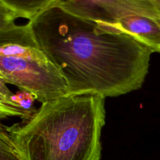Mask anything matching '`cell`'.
<instances>
[{"mask_svg": "<svg viewBox=\"0 0 160 160\" xmlns=\"http://www.w3.org/2000/svg\"><path fill=\"white\" fill-rule=\"evenodd\" d=\"M17 20L0 8V79L28 91L42 103L68 95L65 78L38 46L30 20Z\"/></svg>", "mask_w": 160, "mask_h": 160, "instance_id": "cell-3", "label": "cell"}, {"mask_svg": "<svg viewBox=\"0 0 160 160\" xmlns=\"http://www.w3.org/2000/svg\"><path fill=\"white\" fill-rule=\"evenodd\" d=\"M67 12L102 24H112L131 15L160 18L151 0H58Z\"/></svg>", "mask_w": 160, "mask_h": 160, "instance_id": "cell-4", "label": "cell"}, {"mask_svg": "<svg viewBox=\"0 0 160 160\" xmlns=\"http://www.w3.org/2000/svg\"><path fill=\"white\" fill-rule=\"evenodd\" d=\"M0 160H20L12 145L10 135L2 125L0 133Z\"/></svg>", "mask_w": 160, "mask_h": 160, "instance_id": "cell-8", "label": "cell"}, {"mask_svg": "<svg viewBox=\"0 0 160 160\" xmlns=\"http://www.w3.org/2000/svg\"><path fill=\"white\" fill-rule=\"evenodd\" d=\"M58 0H0V8L17 19L31 20Z\"/></svg>", "mask_w": 160, "mask_h": 160, "instance_id": "cell-7", "label": "cell"}, {"mask_svg": "<svg viewBox=\"0 0 160 160\" xmlns=\"http://www.w3.org/2000/svg\"><path fill=\"white\" fill-rule=\"evenodd\" d=\"M41 49L60 71L68 95L117 97L145 82L152 47L54 4L30 20Z\"/></svg>", "mask_w": 160, "mask_h": 160, "instance_id": "cell-1", "label": "cell"}, {"mask_svg": "<svg viewBox=\"0 0 160 160\" xmlns=\"http://www.w3.org/2000/svg\"><path fill=\"white\" fill-rule=\"evenodd\" d=\"M104 25L131 34L137 40L154 48L156 52H160V18L131 15L112 24Z\"/></svg>", "mask_w": 160, "mask_h": 160, "instance_id": "cell-5", "label": "cell"}, {"mask_svg": "<svg viewBox=\"0 0 160 160\" xmlns=\"http://www.w3.org/2000/svg\"><path fill=\"white\" fill-rule=\"evenodd\" d=\"M105 99L67 95L42 103L26 121L5 127L20 160H101Z\"/></svg>", "mask_w": 160, "mask_h": 160, "instance_id": "cell-2", "label": "cell"}, {"mask_svg": "<svg viewBox=\"0 0 160 160\" xmlns=\"http://www.w3.org/2000/svg\"><path fill=\"white\" fill-rule=\"evenodd\" d=\"M0 113L1 118L8 117H20L23 121L29 120L37 111L34 107L35 96L28 91L19 88L12 93L6 83L0 79Z\"/></svg>", "mask_w": 160, "mask_h": 160, "instance_id": "cell-6", "label": "cell"}, {"mask_svg": "<svg viewBox=\"0 0 160 160\" xmlns=\"http://www.w3.org/2000/svg\"><path fill=\"white\" fill-rule=\"evenodd\" d=\"M152 2L153 3V5L155 6L156 9H157L158 12H159L160 15V0H151Z\"/></svg>", "mask_w": 160, "mask_h": 160, "instance_id": "cell-9", "label": "cell"}]
</instances>
